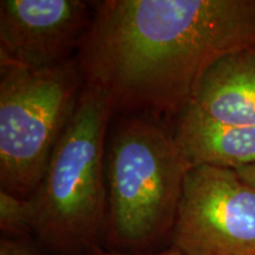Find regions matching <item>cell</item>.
I'll use <instances>...</instances> for the list:
<instances>
[{"mask_svg": "<svg viewBox=\"0 0 255 255\" xmlns=\"http://www.w3.org/2000/svg\"><path fill=\"white\" fill-rule=\"evenodd\" d=\"M170 239L183 255H255V188L233 169L193 167Z\"/></svg>", "mask_w": 255, "mask_h": 255, "instance_id": "5", "label": "cell"}, {"mask_svg": "<svg viewBox=\"0 0 255 255\" xmlns=\"http://www.w3.org/2000/svg\"><path fill=\"white\" fill-rule=\"evenodd\" d=\"M191 168L173 130L144 115L120 117L105 155L110 250L150 252L171 238Z\"/></svg>", "mask_w": 255, "mask_h": 255, "instance_id": "3", "label": "cell"}, {"mask_svg": "<svg viewBox=\"0 0 255 255\" xmlns=\"http://www.w3.org/2000/svg\"><path fill=\"white\" fill-rule=\"evenodd\" d=\"M173 132L191 167L238 170L255 164V128L218 122L188 104L175 120Z\"/></svg>", "mask_w": 255, "mask_h": 255, "instance_id": "8", "label": "cell"}, {"mask_svg": "<svg viewBox=\"0 0 255 255\" xmlns=\"http://www.w3.org/2000/svg\"><path fill=\"white\" fill-rule=\"evenodd\" d=\"M94 11L83 0H1L0 66L46 69L72 59Z\"/></svg>", "mask_w": 255, "mask_h": 255, "instance_id": "6", "label": "cell"}, {"mask_svg": "<svg viewBox=\"0 0 255 255\" xmlns=\"http://www.w3.org/2000/svg\"><path fill=\"white\" fill-rule=\"evenodd\" d=\"M77 58L113 113L177 117L222 57L255 50V0H103Z\"/></svg>", "mask_w": 255, "mask_h": 255, "instance_id": "1", "label": "cell"}, {"mask_svg": "<svg viewBox=\"0 0 255 255\" xmlns=\"http://www.w3.org/2000/svg\"><path fill=\"white\" fill-rule=\"evenodd\" d=\"M85 83L77 56L46 69L0 66V190L36 191Z\"/></svg>", "mask_w": 255, "mask_h": 255, "instance_id": "4", "label": "cell"}, {"mask_svg": "<svg viewBox=\"0 0 255 255\" xmlns=\"http://www.w3.org/2000/svg\"><path fill=\"white\" fill-rule=\"evenodd\" d=\"M109 96L87 82L39 186L28 197L32 237L50 255L102 250L107 221L105 155L113 117Z\"/></svg>", "mask_w": 255, "mask_h": 255, "instance_id": "2", "label": "cell"}, {"mask_svg": "<svg viewBox=\"0 0 255 255\" xmlns=\"http://www.w3.org/2000/svg\"><path fill=\"white\" fill-rule=\"evenodd\" d=\"M0 255H46L36 242L30 238L0 239Z\"/></svg>", "mask_w": 255, "mask_h": 255, "instance_id": "10", "label": "cell"}, {"mask_svg": "<svg viewBox=\"0 0 255 255\" xmlns=\"http://www.w3.org/2000/svg\"><path fill=\"white\" fill-rule=\"evenodd\" d=\"M237 171L239 173V175L246 181V182H248L251 186H253L255 188V164L240 168L238 169Z\"/></svg>", "mask_w": 255, "mask_h": 255, "instance_id": "12", "label": "cell"}, {"mask_svg": "<svg viewBox=\"0 0 255 255\" xmlns=\"http://www.w3.org/2000/svg\"><path fill=\"white\" fill-rule=\"evenodd\" d=\"M90 255H183L177 248L170 246L162 251H150V252H120L113 250H102L95 252Z\"/></svg>", "mask_w": 255, "mask_h": 255, "instance_id": "11", "label": "cell"}, {"mask_svg": "<svg viewBox=\"0 0 255 255\" xmlns=\"http://www.w3.org/2000/svg\"><path fill=\"white\" fill-rule=\"evenodd\" d=\"M0 231L4 238L31 237L32 219L27 199L0 190Z\"/></svg>", "mask_w": 255, "mask_h": 255, "instance_id": "9", "label": "cell"}, {"mask_svg": "<svg viewBox=\"0 0 255 255\" xmlns=\"http://www.w3.org/2000/svg\"><path fill=\"white\" fill-rule=\"evenodd\" d=\"M189 104L218 122L255 128V50L238 51L213 64Z\"/></svg>", "mask_w": 255, "mask_h": 255, "instance_id": "7", "label": "cell"}]
</instances>
